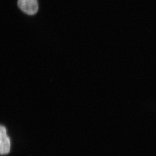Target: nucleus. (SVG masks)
I'll list each match as a JSON object with an SVG mask.
<instances>
[{
	"instance_id": "1",
	"label": "nucleus",
	"mask_w": 156,
	"mask_h": 156,
	"mask_svg": "<svg viewBox=\"0 0 156 156\" xmlns=\"http://www.w3.org/2000/svg\"><path fill=\"white\" fill-rule=\"evenodd\" d=\"M17 5L23 13L29 15L36 14L38 10L37 0H18Z\"/></svg>"
},
{
	"instance_id": "2",
	"label": "nucleus",
	"mask_w": 156,
	"mask_h": 156,
	"mask_svg": "<svg viewBox=\"0 0 156 156\" xmlns=\"http://www.w3.org/2000/svg\"><path fill=\"white\" fill-rule=\"evenodd\" d=\"M1 154H8L10 151V141L6 134L5 128L3 126L1 127Z\"/></svg>"
}]
</instances>
